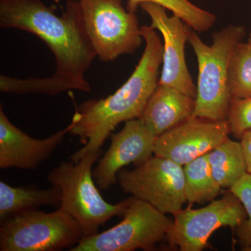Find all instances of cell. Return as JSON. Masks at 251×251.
<instances>
[{
    "instance_id": "44dd1931",
    "label": "cell",
    "mask_w": 251,
    "mask_h": 251,
    "mask_svg": "<svg viewBox=\"0 0 251 251\" xmlns=\"http://www.w3.org/2000/svg\"><path fill=\"white\" fill-rule=\"evenodd\" d=\"M227 121L230 133L239 139L243 133L251 129V97L232 99Z\"/></svg>"
},
{
    "instance_id": "5bb4252c",
    "label": "cell",
    "mask_w": 251,
    "mask_h": 251,
    "mask_svg": "<svg viewBox=\"0 0 251 251\" xmlns=\"http://www.w3.org/2000/svg\"><path fill=\"white\" fill-rule=\"evenodd\" d=\"M196 98L158 84L139 119L156 137L193 116Z\"/></svg>"
},
{
    "instance_id": "4fadbf2b",
    "label": "cell",
    "mask_w": 251,
    "mask_h": 251,
    "mask_svg": "<svg viewBox=\"0 0 251 251\" xmlns=\"http://www.w3.org/2000/svg\"><path fill=\"white\" fill-rule=\"evenodd\" d=\"M69 133V126L45 139H36L13 125L0 107V168L34 171L47 161Z\"/></svg>"
},
{
    "instance_id": "30bf717a",
    "label": "cell",
    "mask_w": 251,
    "mask_h": 251,
    "mask_svg": "<svg viewBox=\"0 0 251 251\" xmlns=\"http://www.w3.org/2000/svg\"><path fill=\"white\" fill-rule=\"evenodd\" d=\"M140 7L151 18V27L158 29L163 39L162 70L158 84L169 86L196 98L197 87L193 83L185 58V45L191 28L178 16H168L166 8L145 2Z\"/></svg>"
},
{
    "instance_id": "277c9868",
    "label": "cell",
    "mask_w": 251,
    "mask_h": 251,
    "mask_svg": "<svg viewBox=\"0 0 251 251\" xmlns=\"http://www.w3.org/2000/svg\"><path fill=\"white\" fill-rule=\"evenodd\" d=\"M103 155L101 149L90 151L78 162L64 161L47 176L52 186L62 192L58 209L72 216L80 225L83 237L99 233V228L115 216L123 215L128 199L117 204L102 197L92 175V167Z\"/></svg>"
},
{
    "instance_id": "9c48e42d",
    "label": "cell",
    "mask_w": 251,
    "mask_h": 251,
    "mask_svg": "<svg viewBox=\"0 0 251 251\" xmlns=\"http://www.w3.org/2000/svg\"><path fill=\"white\" fill-rule=\"evenodd\" d=\"M247 219L240 200L229 191L201 209L187 208L174 215L165 239L181 251H201L211 234L222 227L236 228Z\"/></svg>"
},
{
    "instance_id": "ffe728a7",
    "label": "cell",
    "mask_w": 251,
    "mask_h": 251,
    "mask_svg": "<svg viewBox=\"0 0 251 251\" xmlns=\"http://www.w3.org/2000/svg\"><path fill=\"white\" fill-rule=\"evenodd\" d=\"M242 202L247 219L235 228L236 237L241 249L251 251V175L247 173L229 189Z\"/></svg>"
},
{
    "instance_id": "d6986e66",
    "label": "cell",
    "mask_w": 251,
    "mask_h": 251,
    "mask_svg": "<svg viewBox=\"0 0 251 251\" xmlns=\"http://www.w3.org/2000/svg\"><path fill=\"white\" fill-rule=\"evenodd\" d=\"M229 87L232 99L251 97V45L238 43L229 62Z\"/></svg>"
},
{
    "instance_id": "8fae6325",
    "label": "cell",
    "mask_w": 251,
    "mask_h": 251,
    "mask_svg": "<svg viewBox=\"0 0 251 251\" xmlns=\"http://www.w3.org/2000/svg\"><path fill=\"white\" fill-rule=\"evenodd\" d=\"M228 122L191 117L157 138L153 154L184 166L229 138Z\"/></svg>"
},
{
    "instance_id": "9a60e30c",
    "label": "cell",
    "mask_w": 251,
    "mask_h": 251,
    "mask_svg": "<svg viewBox=\"0 0 251 251\" xmlns=\"http://www.w3.org/2000/svg\"><path fill=\"white\" fill-rule=\"evenodd\" d=\"M61 201L62 192L55 186L41 189L33 186H12L0 181L1 221L41 206H52L58 209Z\"/></svg>"
},
{
    "instance_id": "8992f818",
    "label": "cell",
    "mask_w": 251,
    "mask_h": 251,
    "mask_svg": "<svg viewBox=\"0 0 251 251\" xmlns=\"http://www.w3.org/2000/svg\"><path fill=\"white\" fill-rule=\"evenodd\" d=\"M84 25L97 57L110 62L134 53L143 38L136 13L122 0H78Z\"/></svg>"
},
{
    "instance_id": "7a4b0ae2",
    "label": "cell",
    "mask_w": 251,
    "mask_h": 251,
    "mask_svg": "<svg viewBox=\"0 0 251 251\" xmlns=\"http://www.w3.org/2000/svg\"><path fill=\"white\" fill-rule=\"evenodd\" d=\"M145 48L134 72L115 93L105 98L87 100L75 109L69 133L84 145L71 156L78 162L90 151L101 149L122 122L139 118L159 82L163 44L151 26L140 27Z\"/></svg>"
},
{
    "instance_id": "7c38bea8",
    "label": "cell",
    "mask_w": 251,
    "mask_h": 251,
    "mask_svg": "<svg viewBox=\"0 0 251 251\" xmlns=\"http://www.w3.org/2000/svg\"><path fill=\"white\" fill-rule=\"evenodd\" d=\"M110 148L100 157L92 171L100 190H107L117 182L119 172L133 163L143 164L153 156L157 138L139 118L125 122L121 131L112 133Z\"/></svg>"
},
{
    "instance_id": "ba28073f",
    "label": "cell",
    "mask_w": 251,
    "mask_h": 251,
    "mask_svg": "<svg viewBox=\"0 0 251 251\" xmlns=\"http://www.w3.org/2000/svg\"><path fill=\"white\" fill-rule=\"evenodd\" d=\"M117 182L124 192L165 214L174 216L186 202L183 166L163 157H151L132 171L122 168Z\"/></svg>"
},
{
    "instance_id": "e0dca14e",
    "label": "cell",
    "mask_w": 251,
    "mask_h": 251,
    "mask_svg": "<svg viewBox=\"0 0 251 251\" xmlns=\"http://www.w3.org/2000/svg\"><path fill=\"white\" fill-rule=\"evenodd\" d=\"M185 195L190 204L206 203L214 201L223 188L216 182L207 160V153L183 166Z\"/></svg>"
},
{
    "instance_id": "7402d4cb",
    "label": "cell",
    "mask_w": 251,
    "mask_h": 251,
    "mask_svg": "<svg viewBox=\"0 0 251 251\" xmlns=\"http://www.w3.org/2000/svg\"><path fill=\"white\" fill-rule=\"evenodd\" d=\"M240 143L247 164V173L251 175V129L243 133Z\"/></svg>"
},
{
    "instance_id": "603a6c76",
    "label": "cell",
    "mask_w": 251,
    "mask_h": 251,
    "mask_svg": "<svg viewBox=\"0 0 251 251\" xmlns=\"http://www.w3.org/2000/svg\"><path fill=\"white\" fill-rule=\"evenodd\" d=\"M247 42L249 43V44H251V32L250 35H249V39H248Z\"/></svg>"
},
{
    "instance_id": "5b68a950",
    "label": "cell",
    "mask_w": 251,
    "mask_h": 251,
    "mask_svg": "<svg viewBox=\"0 0 251 251\" xmlns=\"http://www.w3.org/2000/svg\"><path fill=\"white\" fill-rule=\"evenodd\" d=\"M80 225L60 209L25 211L0 221V251H59L83 238Z\"/></svg>"
},
{
    "instance_id": "2e32d148",
    "label": "cell",
    "mask_w": 251,
    "mask_h": 251,
    "mask_svg": "<svg viewBox=\"0 0 251 251\" xmlns=\"http://www.w3.org/2000/svg\"><path fill=\"white\" fill-rule=\"evenodd\" d=\"M207 160L214 179L222 188L230 189L247 173L240 142L227 138L207 153Z\"/></svg>"
},
{
    "instance_id": "52a82bcc",
    "label": "cell",
    "mask_w": 251,
    "mask_h": 251,
    "mask_svg": "<svg viewBox=\"0 0 251 251\" xmlns=\"http://www.w3.org/2000/svg\"><path fill=\"white\" fill-rule=\"evenodd\" d=\"M121 222L102 232L83 237L70 251L156 250L173 221L151 204L131 196Z\"/></svg>"
},
{
    "instance_id": "ac0fdd59",
    "label": "cell",
    "mask_w": 251,
    "mask_h": 251,
    "mask_svg": "<svg viewBox=\"0 0 251 251\" xmlns=\"http://www.w3.org/2000/svg\"><path fill=\"white\" fill-rule=\"evenodd\" d=\"M145 2L161 5L199 33L209 31L217 20L215 14L198 7L189 0H128L126 9L136 13L140 4Z\"/></svg>"
},
{
    "instance_id": "3957f363",
    "label": "cell",
    "mask_w": 251,
    "mask_h": 251,
    "mask_svg": "<svg viewBox=\"0 0 251 251\" xmlns=\"http://www.w3.org/2000/svg\"><path fill=\"white\" fill-rule=\"evenodd\" d=\"M246 36L243 25H229L212 35L211 46L204 44L191 29L188 42L198 64L197 94L193 117L213 121H226L232 97L229 87V62L238 43Z\"/></svg>"
},
{
    "instance_id": "6da1fadb",
    "label": "cell",
    "mask_w": 251,
    "mask_h": 251,
    "mask_svg": "<svg viewBox=\"0 0 251 251\" xmlns=\"http://www.w3.org/2000/svg\"><path fill=\"white\" fill-rule=\"evenodd\" d=\"M0 27L37 36L50 50L56 62L54 75L46 78L1 75V92L54 96L67 90L92 92L84 75L97 55L86 32L78 0H68L61 16L42 0H0Z\"/></svg>"
}]
</instances>
